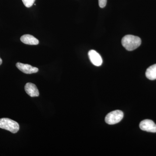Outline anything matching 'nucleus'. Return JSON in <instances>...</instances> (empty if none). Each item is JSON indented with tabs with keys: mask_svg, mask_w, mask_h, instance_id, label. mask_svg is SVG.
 Returning <instances> with one entry per match:
<instances>
[{
	"mask_svg": "<svg viewBox=\"0 0 156 156\" xmlns=\"http://www.w3.org/2000/svg\"><path fill=\"white\" fill-rule=\"evenodd\" d=\"M122 45L128 51H132L138 48L141 44V40L138 37L127 35L122 38Z\"/></svg>",
	"mask_w": 156,
	"mask_h": 156,
	"instance_id": "nucleus-1",
	"label": "nucleus"
},
{
	"mask_svg": "<svg viewBox=\"0 0 156 156\" xmlns=\"http://www.w3.org/2000/svg\"><path fill=\"white\" fill-rule=\"evenodd\" d=\"M0 128L15 134L19 131V125L14 120L8 118H2L0 119Z\"/></svg>",
	"mask_w": 156,
	"mask_h": 156,
	"instance_id": "nucleus-2",
	"label": "nucleus"
},
{
	"mask_svg": "<svg viewBox=\"0 0 156 156\" xmlns=\"http://www.w3.org/2000/svg\"><path fill=\"white\" fill-rule=\"evenodd\" d=\"M124 114L122 111H114L109 113L105 117V121L109 125H114L121 122L122 119Z\"/></svg>",
	"mask_w": 156,
	"mask_h": 156,
	"instance_id": "nucleus-3",
	"label": "nucleus"
},
{
	"mask_svg": "<svg viewBox=\"0 0 156 156\" xmlns=\"http://www.w3.org/2000/svg\"><path fill=\"white\" fill-rule=\"evenodd\" d=\"M140 128L143 131L156 133V125L153 121L150 119H145L140 122Z\"/></svg>",
	"mask_w": 156,
	"mask_h": 156,
	"instance_id": "nucleus-4",
	"label": "nucleus"
},
{
	"mask_svg": "<svg viewBox=\"0 0 156 156\" xmlns=\"http://www.w3.org/2000/svg\"><path fill=\"white\" fill-rule=\"evenodd\" d=\"M89 59L92 64L95 66H99L102 63V59L100 54L95 50H91L88 53Z\"/></svg>",
	"mask_w": 156,
	"mask_h": 156,
	"instance_id": "nucleus-5",
	"label": "nucleus"
},
{
	"mask_svg": "<svg viewBox=\"0 0 156 156\" xmlns=\"http://www.w3.org/2000/svg\"><path fill=\"white\" fill-rule=\"evenodd\" d=\"M16 66L23 73L28 74L34 73L38 71V69L36 67H33L29 64H23L20 62H17L16 64Z\"/></svg>",
	"mask_w": 156,
	"mask_h": 156,
	"instance_id": "nucleus-6",
	"label": "nucleus"
},
{
	"mask_svg": "<svg viewBox=\"0 0 156 156\" xmlns=\"http://www.w3.org/2000/svg\"><path fill=\"white\" fill-rule=\"evenodd\" d=\"M25 92L30 97H37L39 95L38 89L35 84L28 83L26 84L25 87Z\"/></svg>",
	"mask_w": 156,
	"mask_h": 156,
	"instance_id": "nucleus-7",
	"label": "nucleus"
},
{
	"mask_svg": "<svg viewBox=\"0 0 156 156\" xmlns=\"http://www.w3.org/2000/svg\"><path fill=\"white\" fill-rule=\"evenodd\" d=\"M20 41L26 44L36 45L39 44V41L33 36L30 34L23 35L20 37Z\"/></svg>",
	"mask_w": 156,
	"mask_h": 156,
	"instance_id": "nucleus-8",
	"label": "nucleus"
},
{
	"mask_svg": "<svg viewBox=\"0 0 156 156\" xmlns=\"http://www.w3.org/2000/svg\"><path fill=\"white\" fill-rule=\"evenodd\" d=\"M146 76L149 80H156V64L148 68L145 73Z\"/></svg>",
	"mask_w": 156,
	"mask_h": 156,
	"instance_id": "nucleus-9",
	"label": "nucleus"
},
{
	"mask_svg": "<svg viewBox=\"0 0 156 156\" xmlns=\"http://www.w3.org/2000/svg\"><path fill=\"white\" fill-rule=\"evenodd\" d=\"M24 5L27 8H30L34 5L35 0H22Z\"/></svg>",
	"mask_w": 156,
	"mask_h": 156,
	"instance_id": "nucleus-10",
	"label": "nucleus"
},
{
	"mask_svg": "<svg viewBox=\"0 0 156 156\" xmlns=\"http://www.w3.org/2000/svg\"><path fill=\"white\" fill-rule=\"evenodd\" d=\"M107 0H98V4L99 7L101 8H104L105 7Z\"/></svg>",
	"mask_w": 156,
	"mask_h": 156,
	"instance_id": "nucleus-11",
	"label": "nucleus"
},
{
	"mask_svg": "<svg viewBox=\"0 0 156 156\" xmlns=\"http://www.w3.org/2000/svg\"><path fill=\"white\" fill-rule=\"evenodd\" d=\"M2 58H0V65L2 64Z\"/></svg>",
	"mask_w": 156,
	"mask_h": 156,
	"instance_id": "nucleus-12",
	"label": "nucleus"
}]
</instances>
